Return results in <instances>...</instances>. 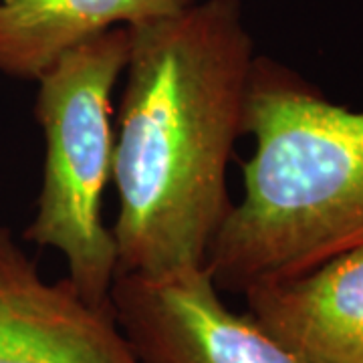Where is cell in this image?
Masks as SVG:
<instances>
[{"label": "cell", "mask_w": 363, "mask_h": 363, "mask_svg": "<svg viewBox=\"0 0 363 363\" xmlns=\"http://www.w3.org/2000/svg\"><path fill=\"white\" fill-rule=\"evenodd\" d=\"M111 228L117 274L206 267L233 206L226 169L245 133L255 43L240 0H194L128 26Z\"/></svg>", "instance_id": "cell-1"}, {"label": "cell", "mask_w": 363, "mask_h": 363, "mask_svg": "<svg viewBox=\"0 0 363 363\" xmlns=\"http://www.w3.org/2000/svg\"><path fill=\"white\" fill-rule=\"evenodd\" d=\"M245 133L255 154L242 198L206 257L218 291L245 295L363 247V111L327 101L297 73L257 57Z\"/></svg>", "instance_id": "cell-2"}, {"label": "cell", "mask_w": 363, "mask_h": 363, "mask_svg": "<svg viewBox=\"0 0 363 363\" xmlns=\"http://www.w3.org/2000/svg\"><path fill=\"white\" fill-rule=\"evenodd\" d=\"M245 297L255 323L303 363H363V247Z\"/></svg>", "instance_id": "cell-6"}, {"label": "cell", "mask_w": 363, "mask_h": 363, "mask_svg": "<svg viewBox=\"0 0 363 363\" xmlns=\"http://www.w3.org/2000/svg\"><path fill=\"white\" fill-rule=\"evenodd\" d=\"M194 0H0V75L37 81L67 51L117 26L176 14Z\"/></svg>", "instance_id": "cell-7"}, {"label": "cell", "mask_w": 363, "mask_h": 363, "mask_svg": "<svg viewBox=\"0 0 363 363\" xmlns=\"http://www.w3.org/2000/svg\"><path fill=\"white\" fill-rule=\"evenodd\" d=\"M0 363H143L109 307H91L73 285L43 279L0 226Z\"/></svg>", "instance_id": "cell-5"}, {"label": "cell", "mask_w": 363, "mask_h": 363, "mask_svg": "<svg viewBox=\"0 0 363 363\" xmlns=\"http://www.w3.org/2000/svg\"><path fill=\"white\" fill-rule=\"evenodd\" d=\"M128 55L130 30L117 26L73 47L35 81L45 168L37 210L23 238L63 255L67 281L91 307H109L117 277L104 194L113 176L111 95Z\"/></svg>", "instance_id": "cell-3"}, {"label": "cell", "mask_w": 363, "mask_h": 363, "mask_svg": "<svg viewBox=\"0 0 363 363\" xmlns=\"http://www.w3.org/2000/svg\"><path fill=\"white\" fill-rule=\"evenodd\" d=\"M109 305L143 363H303L248 313L230 311L206 267L117 274Z\"/></svg>", "instance_id": "cell-4"}]
</instances>
